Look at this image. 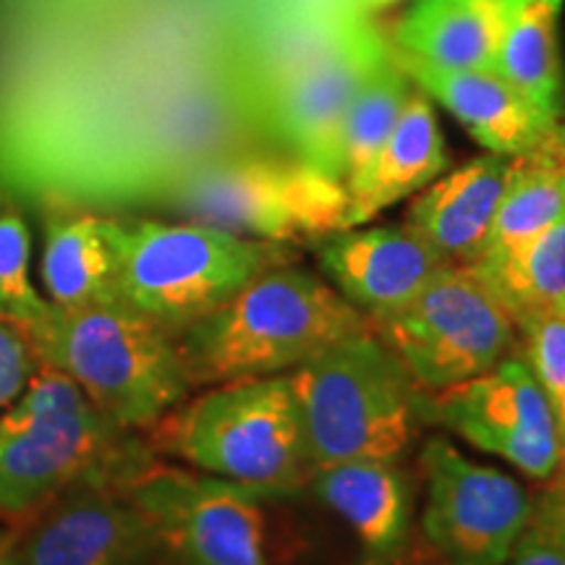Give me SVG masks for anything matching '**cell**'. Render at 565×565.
Returning a JSON list of instances; mask_svg holds the SVG:
<instances>
[{
	"instance_id": "cell-1",
	"label": "cell",
	"mask_w": 565,
	"mask_h": 565,
	"mask_svg": "<svg viewBox=\"0 0 565 565\" xmlns=\"http://www.w3.org/2000/svg\"><path fill=\"white\" fill-rule=\"evenodd\" d=\"M330 282L273 267L233 299L175 333L194 387L286 374L343 338L372 330Z\"/></svg>"
},
{
	"instance_id": "cell-2",
	"label": "cell",
	"mask_w": 565,
	"mask_h": 565,
	"mask_svg": "<svg viewBox=\"0 0 565 565\" xmlns=\"http://www.w3.org/2000/svg\"><path fill=\"white\" fill-rule=\"evenodd\" d=\"M152 454L74 380L40 364L0 414V521L21 524L55 494L92 479L129 482Z\"/></svg>"
},
{
	"instance_id": "cell-3",
	"label": "cell",
	"mask_w": 565,
	"mask_h": 565,
	"mask_svg": "<svg viewBox=\"0 0 565 565\" xmlns=\"http://www.w3.org/2000/svg\"><path fill=\"white\" fill-rule=\"evenodd\" d=\"M38 362L74 380L121 429H152L194 391L179 341L124 301L47 309L24 324Z\"/></svg>"
},
{
	"instance_id": "cell-4",
	"label": "cell",
	"mask_w": 565,
	"mask_h": 565,
	"mask_svg": "<svg viewBox=\"0 0 565 565\" xmlns=\"http://www.w3.org/2000/svg\"><path fill=\"white\" fill-rule=\"evenodd\" d=\"M103 217L116 259L118 301L175 335L233 299L246 282L294 263V246L259 242L202 223Z\"/></svg>"
},
{
	"instance_id": "cell-5",
	"label": "cell",
	"mask_w": 565,
	"mask_h": 565,
	"mask_svg": "<svg viewBox=\"0 0 565 565\" xmlns=\"http://www.w3.org/2000/svg\"><path fill=\"white\" fill-rule=\"evenodd\" d=\"M286 374L312 469L398 461L427 422V393L374 328L343 338Z\"/></svg>"
},
{
	"instance_id": "cell-6",
	"label": "cell",
	"mask_w": 565,
	"mask_h": 565,
	"mask_svg": "<svg viewBox=\"0 0 565 565\" xmlns=\"http://www.w3.org/2000/svg\"><path fill=\"white\" fill-rule=\"evenodd\" d=\"M150 448L267 494L307 487L312 475L288 374L210 385L154 424Z\"/></svg>"
},
{
	"instance_id": "cell-7",
	"label": "cell",
	"mask_w": 565,
	"mask_h": 565,
	"mask_svg": "<svg viewBox=\"0 0 565 565\" xmlns=\"http://www.w3.org/2000/svg\"><path fill=\"white\" fill-rule=\"evenodd\" d=\"M168 194L186 221L288 246L343 231L349 212L345 183L299 158L204 162L189 168Z\"/></svg>"
},
{
	"instance_id": "cell-8",
	"label": "cell",
	"mask_w": 565,
	"mask_h": 565,
	"mask_svg": "<svg viewBox=\"0 0 565 565\" xmlns=\"http://www.w3.org/2000/svg\"><path fill=\"white\" fill-rule=\"evenodd\" d=\"M424 393L492 370L513 351L515 322L475 265L445 263L398 312L372 322Z\"/></svg>"
},
{
	"instance_id": "cell-9",
	"label": "cell",
	"mask_w": 565,
	"mask_h": 565,
	"mask_svg": "<svg viewBox=\"0 0 565 565\" xmlns=\"http://www.w3.org/2000/svg\"><path fill=\"white\" fill-rule=\"evenodd\" d=\"M124 490L175 565H270L265 500L273 494L154 458Z\"/></svg>"
},
{
	"instance_id": "cell-10",
	"label": "cell",
	"mask_w": 565,
	"mask_h": 565,
	"mask_svg": "<svg viewBox=\"0 0 565 565\" xmlns=\"http://www.w3.org/2000/svg\"><path fill=\"white\" fill-rule=\"evenodd\" d=\"M419 463L429 545L448 565H503L532 524L534 494L508 471L471 461L445 437L422 445Z\"/></svg>"
},
{
	"instance_id": "cell-11",
	"label": "cell",
	"mask_w": 565,
	"mask_h": 565,
	"mask_svg": "<svg viewBox=\"0 0 565 565\" xmlns=\"http://www.w3.org/2000/svg\"><path fill=\"white\" fill-rule=\"evenodd\" d=\"M424 416L532 479H550L563 461L553 406L521 353H508L477 377L427 393Z\"/></svg>"
},
{
	"instance_id": "cell-12",
	"label": "cell",
	"mask_w": 565,
	"mask_h": 565,
	"mask_svg": "<svg viewBox=\"0 0 565 565\" xmlns=\"http://www.w3.org/2000/svg\"><path fill=\"white\" fill-rule=\"evenodd\" d=\"M17 529L21 565H154L162 555L124 482L68 487Z\"/></svg>"
},
{
	"instance_id": "cell-13",
	"label": "cell",
	"mask_w": 565,
	"mask_h": 565,
	"mask_svg": "<svg viewBox=\"0 0 565 565\" xmlns=\"http://www.w3.org/2000/svg\"><path fill=\"white\" fill-rule=\"evenodd\" d=\"M387 47L374 40H351L320 58L282 74L273 87V121L296 158L317 171L341 175V134L345 113Z\"/></svg>"
},
{
	"instance_id": "cell-14",
	"label": "cell",
	"mask_w": 565,
	"mask_h": 565,
	"mask_svg": "<svg viewBox=\"0 0 565 565\" xmlns=\"http://www.w3.org/2000/svg\"><path fill=\"white\" fill-rule=\"evenodd\" d=\"M315 254L335 291L372 322L404 309L445 265L406 223L328 233Z\"/></svg>"
},
{
	"instance_id": "cell-15",
	"label": "cell",
	"mask_w": 565,
	"mask_h": 565,
	"mask_svg": "<svg viewBox=\"0 0 565 565\" xmlns=\"http://www.w3.org/2000/svg\"><path fill=\"white\" fill-rule=\"evenodd\" d=\"M393 61L416 89L443 105L487 152L521 158L540 150L557 126L550 124L524 95H519L494 71L443 68L404 51H391Z\"/></svg>"
},
{
	"instance_id": "cell-16",
	"label": "cell",
	"mask_w": 565,
	"mask_h": 565,
	"mask_svg": "<svg viewBox=\"0 0 565 565\" xmlns=\"http://www.w3.org/2000/svg\"><path fill=\"white\" fill-rule=\"evenodd\" d=\"M511 168L513 158L487 152L440 175L412 202L406 225L445 263L475 265L490 238Z\"/></svg>"
},
{
	"instance_id": "cell-17",
	"label": "cell",
	"mask_w": 565,
	"mask_h": 565,
	"mask_svg": "<svg viewBox=\"0 0 565 565\" xmlns=\"http://www.w3.org/2000/svg\"><path fill=\"white\" fill-rule=\"evenodd\" d=\"M307 487L351 529L374 563L393 561L406 547L414 515V484L398 461L317 466Z\"/></svg>"
},
{
	"instance_id": "cell-18",
	"label": "cell",
	"mask_w": 565,
	"mask_h": 565,
	"mask_svg": "<svg viewBox=\"0 0 565 565\" xmlns=\"http://www.w3.org/2000/svg\"><path fill=\"white\" fill-rule=\"evenodd\" d=\"M445 139L433 110V103L422 89L412 92L391 137L366 168L362 179L349 189L345 228L370 223L380 212L422 192L448 168Z\"/></svg>"
},
{
	"instance_id": "cell-19",
	"label": "cell",
	"mask_w": 565,
	"mask_h": 565,
	"mask_svg": "<svg viewBox=\"0 0 565 565\" xmlns=\"http://www.w3.org/2000/svg\"><path fill=\"white\" fill-rule=\"evenodd\" d=\"M45 223L42 282L47 301L61 309L118 301L116 259L103 233V217L79 204L40 202Z\"/></svg>"
},
{
	"instance_id": "cell-20",
	"label": "cell",
	"mask_w": 565,
	"mask_h": 565,
	"mask_svg": "<svg viewBox=\"0 0 565 565\" xmlns=\"http://www.w3.org/2000/svg\"><path fill=\"white\" fill-rule=\"evenodd\" d=\"M511 0H416L395 30L398 51L443 68L494 71Z\"/></svg>"
},
{
	"instance_id": "cell-21",
	"label": "cell",
	"mask_w": 565,
	"mask_h": 565,
	"mask_svg": "<svg viewBox=\"0 0 565 565\" xmlns=\"http://www.w3.org/2000/svg\"><path fill=\"white\" fill-rule=\"evenodd\" d=\"M563 0H511L494 53V74L524 95L550 124L561 126L565 79L557 24Z\"/></svg>"
},
{
	"instance_id": "cell-22",
	"label": "cell",
	"mask_w": 565,
	"mask_h": 565,
	"mask_svg": "<svg viewBox=\"0 0 565 565\" xmlns=\"http://www.w3.org/2000/svg\"><path fill=\"white\" fill-rule=\"evenodd\" d=\"M553 134L540 150L513 158L503 200L479 259L498 257L532 242L565 217V160L557 152Z\"/></svg>"
},
{
	"instance_id": "cell-23",
	"label": "cell",
	"mask_w": 565,
	"mask_h": 565,
	"mask_svg": "<svg viewBox=\"0 0 565 565\" xmlns=\"http://www.w3.org/2000/svg\"><path fill=\"white\" fill-rule=\"evenodd\" d=\"M487 286L519 317L565 303V217L515 249L475 263Z\"/></svg>"
},
{
	"instance_id": "cell-24",
	"label": "cell",
	"mask_w": 565,
	"mask_h": 565,
	"mask_svg": "<svg viewBox=\"0 0 565 565\" xmlns=\"http://www.w3.org/2000/svg\"><path fill=\"white\" fill-rule=\"evenodd\" d=\"M412 92L414 82L387 51L385 58L372 68V74L359 87L349 113H345L341 134V175L345 189L362 179L377 152L383 150Z\"/></svg>"
},
{
	"instance_id": "cell-25",
	"label": "cell",
	"mask_w": 565,
	"mask_h": 565,
	"mask_svg": "<svg viewBox=\"0 0 565 565\" xmlns=\"http://www.w3.org/2000/svg\"><path fill=\"white\" fill-rule=\"evenodd\" d=\"M32 233L17 200L0 189V317L24 328L42 320L51 301L34 288L32 273Z\"/></svg>"
},
{
	"instance_id": "cell-26",
	"label": "cell",
	"mask_w": 565,
	"mask_h": 565,
	"mask_svg": "<svg viewBox=\"0 0 565 565\" xmlns=\"http://www.w3.org/2000/svg\"><path fill=\"white\" fill-rule=\"evenodd\" d=\"M515 335L524 345L521 356L553 406L565 454V303L519 317Z\"/></svg>"
},
{
	"instance_id": "cell-27",
	"label": "cell",
	"mask_w": 565,
	"mask_h": 565,
	"mask_svg": "<svg viewBox=\"0 0 565 565\" xmlns=\"http://www.w3.org/2000/svg\"><path fill=\"white\" fill-rule=\"evenodd\" d=\"M38 366V353L24 328L0 317V414L24 393Z\"/></svg>"
},
{
	"instance_id": "cell-28",
	"label": "cell",
	"mask_w": 565,
	"mask_h": 565,
	"mask_svg": "<svg viewBox=\"0 0 565 565\" xmlns=\"http://www.w3.org/2000/svg\"><path fill=\"white\" fill-rule=\"evenodd\" d=\"M503 565H565V536L534 513Z\"/></svg>"
},
{
	"instance_id": "cell-29",
	"label": "cell",
	"mask_w": 565,
	"mask_h": 565,
	"mask_svg": "<svg viewBox=\"0 0 565 565\" xmlns=\"http://www.w3.org/2000/svg\"><path fill=\"white\" fill-rule=\"evenodd\" d=\"M534 513L540 515V519H545L550 526H555L557 532L565 536V454L561 466H557V471L550 477L547 490L536 498Z\"/></svg>"
},
{
	"instance_id": "cell-30",
	"label": "cell",
	"mask_w": 565,
	"mask_h": 565,
	"mask_svg": "<svg viewBox=\"0 0 565 565\" xmlns=\"http://www.w3.org/2000/svg\"><path fill=\"white\" fill-rule=\"evenodd\" d=\"M0 565H21L17 553V529L0 526Z\"/></svg>"
},
{
	"instance_id": "cell-31",
	"label": "cell",
	"mask_w": 565,
	"mask_h": 565,
	"mask_svg": "<svg viewBox=\"0 0 565 565\" xmlns=\"http://www.w3.org/2000/svg\"><path fill=\"white\" fill-rule=\"evenodd\" d=\"M553 139H555L557 152H561V154H563V160H565V126H557L555 134H553Z\"/></svg>"
},
{
	"instance_id": "cell-32",
	"label": "cell",
	"mask_w": 565,
	"mask_h": 565,
	"mask_svg": "<svg viewBox=\"0 0 565 565\" xmlns=\"http://www.w3.org/2000/svg\"><path fill=\"white\" fill-rule=\"evenodd\" d=\"M370 6H387V3H395V0H366Z\"/></svg>"
}]
</instances>
